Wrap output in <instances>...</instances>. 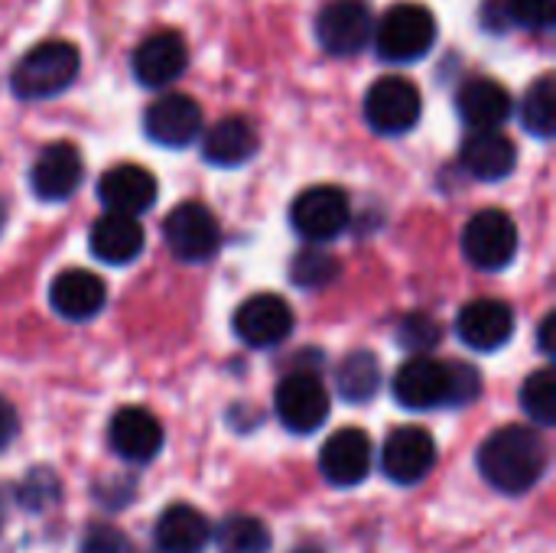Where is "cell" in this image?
I'll return each mask as SVG.
<instances>
[{
    "label": "cell",
    "mask_w": 556,
    "mask_h": 553,
    "mask_svg": "<svg viewBox=\"0 0 556 553\" xmlns=\"http://www.w3.org/2000/svg\"><path fill=\"white\" fill-rule=\"evenodd\" d=\"M147 244L143 225L137 215H121V212H104L101 218H94L91 235H88V248L98 261L124 267L130 261L140 257Z\"/></svg>",
    "instance_id": "22"
},
{
    "label": "cell",
    "mask_w": 556,
    "mask_h": 553,
    "mask_svg": "<svg viewBox=\"0 0 556 553\" xmlns=\"http://www.w3.org/2000/svg\"><path fill=\"white\" fill-rule=\"evenodd\" d=\"M456 336L476 352H498L515 336V310L505 300H472L456 316Z\"/></svg>",
    "instance_id": "18"
},
{
    "label": "cell",
    "mask_w": 556,
    "mask_h": 553,
    "mask_svg": "<svg viewBox=\"0 0 556 553\" xmlns=\"http://www.w3.org/2000/svg\"><path fill=\"white\" fill-rule=\"evenodd\" d=\"M16 433H20V417H16V407L7 401V398H0V453L16 440Z\"/></svg>",
    "instance_id": "36"
},
{
    "label": "cell",
    "mask_w": 556,
    "mask_h": 553,
    "mask_svg": "<svg viewBox=\"0 0 556 553\" xmlns=\"http://www.w3.org/2000/svg\"><path fill=\"white\" fill-rule=\"evenodd\" d=\"M78 49L65 39H46L20 55L10 72V88L23 101H42L62 95L78 75Z\"/></svg>",
    "instance_id": "2"
},
{
    "label": "cell",
    "mask_w": 556,
    "mask_h": 553,
    "mask_svg": "<svg viewBox=\"0 0 556 553\" xmlns=\"http://www.w3.org/2000/svg\"><path fill=\"white\" fill-rule=\"evenodd\" d=\"M342 274V264L332 251L319 248V244H309L303 248L293 261H290V280L300 287V290H326L329 284H336Z\"/></svg>",
    "instance_id": "27"
},
{
    "label": "cell",
    "mask_w": 556,
    "mask_h": 553,
    "mask_svg": "<svg viewBox=\"0 0 556 553\" xmlns=\"http://www.w3.org/2000/svg\"><path fill=\"white\" fill-rule=\"evenodd\" d=\"M349 218H352L349 196L339 186H309L290 205V225L309 244L332 241L349 228Z\"/></svg>",
    "instance_id": "7"
},
{
    "label": "cell",
    "mask_w": 556,
    "mask_h": 553,
    "mask_svg": "<svg viewBox=\"0 0 556 553\" xmlns=\"http://www.w3.org/2000/svg\"><path fill=\"white\" fill-rule=\"evenodd\" d=\"M3 521H7V499H3V492H0V528H3Z\"/></svg>",
    "instance_id": "40"
},
{
    "label": "cell",
    "mask_w": 556,
    "mask_h": 553,
    "mask_svg": "<svg viewBox=\"0 0 556 553\" xmlns=\"http://www.w3.org/2000/svg\"><path fill=\"white\" fill-rule=\"evenodd\" d=\"M293 553H326V551H323V548H316V544H300Z\"/></svg>",
    "instance_id": "39"
},
{
    "label": "cell",
    "mask_w": 556,
    "mask_h": 553,
    "mask_svg": "<svg viewBox=\"0 0 556 553\" xmlns=\"http://www.w3.org/2000/svg\"><path fill=\"white\" fill-rule=\"evenodd\" d=\"M336 385H339V394L349 404H368L378 394V388H381V365H378V359L371 352H365V349L345 355V362L339 365Z\"/></svg>",
    "instance_id": "26"
},
{
    "label": "cell",
    "mask_w": 556,
    "mask_h": 553,
    "mask_svg": "<svg viewBox=\"0 0 556 553\" xmlns=\"http://www.w3.org/2000/svg\"><path fill=\"white\" fill-rule=\"evenodd\" d=\"M443 339V326L427 316V313H410L404 316L401 329H397V342L410 352V355H427L440 345Z\"/></svg>",
    "instance_id": "31"
},
{
    "label": "cell",
    "mask_w": 556,
    "mask_h": 553,
    "mask_svg": "<svg viewBox=\"0 0 556 553\" xmlns=\"http://www.w3.org/2000/svg\"><path fill=\"white\" fill-rule=\"evenodd\" d=\"M424 114L420 88L404 75H381L365 95V121L384 137H397L417 127Z\"/></svg>",
    "instance_id": "4"
},
{
    "label": "cell",
    "mask_w": 556,
    "mask_h": 553,
    "mask_svg": "<svg viewBox=\"0 0 556 553\" xmlns=\"http://www.w3.org/2000/svg\"><path fill=\"white\" fill-rule=\"evenodd\" d=\"M111 450L127 463H150L163 450V424L147 407H121L108 424Z\"/></svg>",
    "instance_id": "19"
},
{
    "label": "cell",
    "mask_w": 556,
    "mask_h": 553,
    "mask_svg": "<svg viewBox=\"0 0 556 553\" xmlns=\"http://www.w3.org/2000/svg\"><path fill=\"white\" fill-rule=\"evenodd\" d=\"M459 160H463V166H466V173L472 179H479V183H498V179H505V176L515 173L518 147L498 127H485V130H472L463 140Z\"/></svg>",
    "instance_id": "21"
},
{
    "label": "cell",
    "mask_w": 556,
    "mask_h": 553,
    "mask_svg": "<svg viewBox=\"0 0 556 553\" xmlns=\"http://www.w3.org/2000/svg\"><path fill=\"white\" fill-rule=\"evenodd\" d=\"M156 548L160 553H202L212 541V528L205 515L192 505H169L156 521Z\"/></svg>",
    "instance_id": "25"
},
{
    "label": "cell",
    "mask_w": 556,
    "mask_h": 553,
    "mask_svg": "<svg viewBox=\"0 0 556 553\" xmlns=\"http://www.w3.org/2000/svg\"><path fill=\"white\" fill-rule=\"evenodd\" d=\"M143 130L160 147H189L202 134V108L195 98L169 91L143 111Z\"/></svg>",
    "instance_id": "14"
},
{
    "label": "cell",
    "mask_w": 556,
    "mask_h": 553,
    "mask_svg": "<svg viewBox=\"0 0 556 553\" xmlns=\"http://www.w3.org/2000/svg\"><path fill=\"white\" fill-rule=\"evenodd\" d=\"M437 466V440L424 427H397L381 447V469L394 486H417Z\"/></svg>",
    "instance_id": "11"
},
{
    "label": "cell",
    "mask_w": 556,
    "mask_h": 553,
    "mask_svg": "<svg viewBox=\"0 0 556 553\" xmlns=\"http://www.w3.org/2000/svg\"><path fill=\"white\" fill-rule=\"evenodd\" d=\"M81 176H85V166H81L78 147L68 140H59V143L42 147L39 156L33 160L29 189L42 202H62L81 186Z\"/></svg>",
    "instance_id": "15"
},
{
    "label": "cell",
    "mask_w": 556,
    "mask_h": 553,
    "mask_svg": "<svg viewBox=\"0 0 556 553\" xmlns=\"http://www.w3.org/2000/svg\"><path fill=\"white\" fill-rule=\"evenodd\" d=\"M218 553H270V531L261 518L231 515L215 531Z\"/></svg>",
    "instance_id": "28"
},
{
    "label": "cell",
    "mask_w": 556,
    "mask_h": 553,
    "mask_svg": "<svg viewBox=\"0 0 556 553\" xmlns=\"http://www.w3.org/2000/svg\"><path fill=\"white\" fill-rule=\"evenodd\" d=\"M547 443L534 427H502L479 447V473L482 479L505 495L531 492L547 473Z\"/></svg>",
    "instance_id": "1"
},
{
    "label": "cell",
    "mask_w": 556,
    "mask_h": 553,
    "mask_svg": "<svg viewBox=\"0 0 556 553\" xmlns=\"http://www.w3.org/2000/svg\"><path fill=\"white\" fill-rule=\"evenodd\" d=\"M463 254L479 271H505L518 254V225L502 209H482L463 231Z\"/></svg>",
    "instance_id": "6"
},
{
    "label": "cell",
    "mask_w": 556,
    "mask_h": 553,
    "mask_svg": "<svg viewBox=\"0 0 556 553\" xmlns=\"http://www.w3.org/2000/svg\"><path fill=\"white\" fill-rule=\"evenodd\" d=\"M384 62H417L437 42V16L424 3H394L371 36Z\"/></svg>",
    "instance_id": "3"
},
{
    "label": "cell",
    "mask_w": 556,
    "mask_h": 553,
    "mask_svg": "<svg viewBox=\"0 0 556 553\" xmlns=\"http://www.w3.org/2000/svg\"><path fill=\"white\" fill-rule=\"evenodd\" d=\"M375 16L362 0H336L316 16V39L329 55L349 59L371 46Z\"/></svg>",
    "instance_id": "10"
},
{
    "label": "cell",
    "mask_w": 556,
    "mask_h": 553,
    "mask_svg": "<svg viewBox=\"0 0 556 553\" xmlns=\"http://www.w3.org/2000/svg\"><path fill=\"white\" fill-rule=\"evenodd\" d=\"M235 336L251 349L280 345L293 332V310L277 293H257L235 310Z\"/></svg>",
    "instance_id": "12"
},
{
    "label": "cell",
    "mask_w": 556,
    "mask_h": 553,
    "mask_svg": "<svg viewBox=\"0 0 556 553\" xmlns=\"http://www.w3.org/2000/svg\"><path fill=\"white\" fill-rule=\"evenodd\" d=\"M108 303V287L98 274L85 271V267H72L52 277L49 284V306L72 323L91 319L104 310Z\"/></svg>",
    "instance_id": "20"
},
{
    "label": "cell",
    "mask_w": 556,
    "mask_h": 553,
    "mask_svg": "<svg viewBox=\"0 0 556 553\" xmlns=\"http://www.w3.org/2000/svg\"><path fill=\"white\" fill-rule=\"evenodd\" d=\"M20 505L26 512H49L59 499H62V486L59 479L49 473V469H33L23 482H20V492H16Z\"/></svg>",
    "instance_id": "32"
},
{
    "label": "cell",
    "mask_w": 556,
    "mask_h": 553,
    "mask_svg": "<svg viewBox=\"0 0 556 553\" xmlns=\"http://www.w3.org/2000/svg\"><path fill=\"white\" fill-rule=\"evenodd\" d=\"M189 65V46L176 29H160L147 36L130 59L134 78L147 88H166L173 85Z\"/></svg>",
    "instance_id": "16"
},
{
    "label": "cell",
    "mask_w": 556,
    "mask_h": 553,
    "mask_svg": "<svg viewBox=\"0 0 556 553\" xmlns=\"http://www.w3.org/2000/svg\"><path fill=\"white\" fill-rule=\"evenodd\" d=\"M554 326L556 316L554 313H547V316L541 319V329H538V342H541V352H544V355H554Z\"/></svg>",
    "instance_id": "38"
},
{
    "label": "cell",
    "mask_w": 556,
    "mask_h": 553,
    "mask_svg": "<svg viewBox=\"0 0 556 553\" xmlns=\"http://www.w3.org/2000/svg\"><path fill=\"white\" fill-rule=\"evenodd\" d=\"M261 150V137L244 117H222L215 127L202 134V156L212 166H244Z\"/></svg>",
    "instance_id": "24"
},
{
    "label": "cell",
    "mask_w": 556,
    "mask_h": 553,
    "mask_svg": "<svg viewBox=\"0 0 556 553\" xmlns=\"http://www.w3.org/2000/svg\"><path fill=\"white\" fill-rule=\"evenodd\" d=\"M3 225H7V209H3V202H0V231H3Z\"/></svg>",
    "instance_id": "41"
},
{
    "label": "cell",
    "mask_w": 556,
    "mask_h": 553,
    "mask_svg": "<svg viewBox=\"0 0 556 553\" xmlns=\"http://www.w3.org/2000/svg\"><path fill=\"white\" fill-rule=\"evenodd\" d=\"M78 553H127V541L111 525H91L81 538Z\"/></svg>",
    "instance_id": "35"
},
{
    "label": "cell",
    "mask_w": 556,
    "mask_h": 553,
    "mask_svg": "<svg viewBox=\"0 0 556 553\" xmlns=\"http://www.w3.org/2000/svg\"><path fill=\"white\" fill-rule=\"evenodd\" d=\"M371 463H375L371 440L358 427L336 430L319 450V473L336 489H352V486L365 482L371 473Z\"/></svg>",
    "instance_id": "13"
},
{
    "label": "cell",
    "mask_w": 556,
    "mask_h": 553,
    "mask_svg": "<svg viewBox=\"0 0 556 553\" xmlns=\"http://www.w3.org/2000/svg\"><path fill=\"white\" fill-rule=\"evenodd\" d=\"M156 196H160L156 176L137 163H117L98 179V199L108 212L140 218L143 212L156 205Z\"/></svg>",
    "instance_id": "17"
},
{
    "label": "cell",
    "mask_w": 556,
    "mask_h": 553,
    "mask_svg": "<svg viewBox=\"0 0 556 553\" xmlns=\"http://www.w3.org/2000/svg\"><path fill=\"white\" fill-rule=\"evenodd\" d=\"M508 3V16L511 23L534 29V33H547L556 23V0H505Z\"/></svg>",
    "instance_id": "33"
},
{
    "label": "cell",
    "mask_w": 556,
    "mask_h": 553,
    "mask_svg": "<svg viewBox=\"0 0 556 553\" xmlns=\"http://www.w3.org/2000/svg\"><path fill=\"white\" fill-rule=\"evenodd\" d=\"M482 391V375L466 365V362H453V394H450V407H466L479 398Z\"/></svg>",
    "instance_id": "34"
},
{
    "label": "cell",
    "mask_w": 556,
    "mask_h": 553,
    "mask_svg": "<svg viewBox=\"0 0 556 553\" xmlns=\"http://www.w3.org/2000/svg\"><path fill=\"white\" fill-rule=\"evenodd\" d=\"M163 238L173 257H179L182 264H205L218 254L222 228L215 215L208 212V205L179 202L163 222Z\"/></svg>",
    "instance_id": "5"
},
{
    "label": "cell",
    "mask_w": 556,
    "mask_h": 553,
    "mask_svg": "<svg viewBox=\"0 0 556 553\" xmlns=\"http://www.w3.org/2000/svg\"><path fill=\"white\" fill-rule=\"evenodd\" d=\"M456 108L472 130L502 127L511 117V95L495 78H469L456 91Z\"/></svg>",
    "instance_id": "23"
},
{
    "label": "cell",
    "mask_w": 556,
    "mask_h": 553,
    "mask_svg": "<svg viewBox=\"0 0 556 553\" xmlns=\"http://www.w3.org/2000/svg\"><path fill=\"white\" fill-rule=\"evenodd\" d=\"M521 411L538 424V427H554L556 424V378L554 368L534 372L521 385Z\"/></svg>",
    "instance_id": "30"
},
{
    "label": "cell",
    "mask_w": 556,
    "mask_h": 553,
    "mask_svg": "<svg viewBox=\"0 0 556 553\" xmlns=\"http://www.w3.org/2000/svg\"><path fill=\"white\" fill-rule=\"evenodd\" d=\"M521 121L525 127L547 140L554 137L556 127V81L554 75H541L538 81H531V88L525 91V101H521Z\"/></svg>",
    "instance_id": "29"
},
{
    "label": "cell",
    "mask_w": 556,
    "mask_h": 553,
    "mask_svg": "<svg viewBox=\"0 0 556 553\" xmlns=\"http://www.w3.org/2000/svg\"><path fill=\"white\" fill-rule=\"evenodd\" d=\"M274 411L290 433H316L329 417V391L316 372H293L277 385Z\"/></svg>",
    "instance_id": "8"
},
{
    "label": "cell",
    "mask_w": 556,
    "mask_h": 553,
    "mask_svg": "<svg viewBox=\"0 0 556 553\" xmlns=\"http://www.w3.org/2000/svg\"><path fill=\"white\" fill-rule=\"evenodd\" d=\"M482 23L492 29V33H508L505 26H511V16H508V3L505 0H485V10H482Z\"/></svg>",
    "instance_id": "37"
},
{
    "label": "cell",
    "mask_w": 556,
    "mask_h": 553,
    "mask_svg": "<svg viewBox=\"0 0 556 553\" xmlns=\"http://www.w3.org/2000/svg\"><path fill=\"white\" fill-rule=\"evenodd\" d=\"M453 394V365L427 355L407 359L394 375V398L407 411H433L450 407Z\"/></svg>",
    "instance_id": "9"
}]
</instances>
